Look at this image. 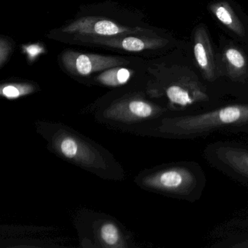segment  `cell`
Masks as SVG:
<instances>
[{
	"label": "cell",
	"instance_id": "obj_11",
	"mask_svg": "<svg viewBox=\"0 0 248 248\" xmlns=\"http://www.w3.org/2000/svg\"><path fill=\"white\" fill-rule=\"evenodd\" d=\"M129 111L138 117L147 118L154 115L156 108L149 103L140 100H134L130 101L128 106Z\"/></svg>",
	"mask_w": 248,
	"mask_h": 248
},
{
	"label": "cell",
	"instance_id": "obj_6",
	"mask_svg": "<svg viewBox=\"0 0 248 248\" xmlns=\"http://www.w3.org/2000/svg\"><path fill=\"white\" fill-rule=\"evenodd\" d=\"M78 41L94 43L112 48L121 49L129 52H141L145 50L156 48L162 46V41L143 36H130V34L115 37H90L77 36Z\"/></svg>",
	"mask_w": 248,
	"mask_h": 248
},
{
	"label": "cell",
	"instance_id": "obj_9",
	"mask_svg": "<svg viewBox=\"0 0 248 248\" xmlns=\"http://www.w3.org/2000/svg\"><path fill=\"white\" fill-rule=\"evenodd\" d=\"M131 77L129 69L121 66L110 68L98 77V80L104 85L108 86H117L126 83Z\"/></svg>",
	"mask_w": 248,
	"mask_h": 248
},
{
	"label": "cell",
	"instance_id": "obj_7",
	"mask_svg": "<svg viewBox=\"0 0 248 248\" xmlns=\"http://www.w3.org/2000/svg\"><path fill=\"white\" fill-rule=\"evenodd\" d=\"M194 53L197 64L207 80L214 81L216 79V68L213 50L207 33L202 27H200L196 31Z\"/></svg>",
	"mask_w": 248,
	"mask_h": 248
},
{
	"label": "cell",
	"instance_id": "obj_2",
	"mask_svg": "<svg viewBox=\"0 0 248 248\" xmlns=\"http://www.w3.org/2000/svg\"><path fill=\"white\" fill-rule=\"evenodd\" d=\"M146 183L158 191L194 202L202 195L207 178L198 163L182 161L155 172Z\"/></svg>",
	"mask_w": 248,
	"mask_h": 248
},
{
	"label": "cell",
	"instance_id": "obj_8",
	"mask_svg": "<svg viewBox=\"0 0 248 248\" xmlns=\"http://www.w3.org/2000/svg\"><path fill=\"white\" fill-rule=\"evenodd\" d=\"M212 12L220 23L232 30L235 34L242 37L245 34V30L239 20L236 18L232 8L226 2H217L210 7Z\"/></svg>",
	"mask_w": 248,
	"mask_h": 248
},
{
	"label": "cell",
	"instance_id": "obj_15",
	"mask_svg": "<svg viewBox=\"0 0 248 248\" xmlns=\"http://www.w3.org/2000/svg\"><path fill=\"white\" fill-rule=\"evenodd\" d=\"M10 46L7 42L1 40V46H0V64L3 66L4 63L8 58L10 53Z\"/></svg>",
	"mask_w": 248,
	"mask_h": 248
},
{
	"label": "cell",
	"instance_id": "obj_1",
	"mask_svg": "<svg viewBox=\"0 0 248 248\" xmlns=\"http://www.w3.org/2000/svg\"><path fill=\"white\" fill-rule=\"evenodd\" d=\"M217 131L248 133V103L171 116L160 126L161 133L177 139H197Z\"/></svg>",
	"mask_w": 248,
	"mask_h": 248
},
{
	"label": "cell",
	"instance_id": "obj_5",
	"mask_svg": "<svg viewBox=\"0 0 248 248\" xmlns=\"http://www.w3.org/2000/svg\"><path fill=\"white\" fill-rule=\"evenodd\" d=\"M62 62L68 71L80 76H88L94 72L129 63L128 61L123 58L85 54L72 50L62 53Z\"/></svg>",
	"mask_w": 248,
	"mask_h": 248
},
{
	"label": "cell",
	"instance_id": "obj_13",
	"mask_svg": "<svg viewBox=\"0 0 248 248\" xmlns=\"http://www.w3.org/2000/svg\"><path fill=\"white\" fill-rule=\"evenodd\" d=\"M101 236L107 245H115L120 239L118 229L112 223L104 224L101 229Z\"/></svg>",
	"mask_w": 248,
	"mask_h": 248
},
{
	"label": "cell",
	"instance_id": "obj_12",
	"mask_svg": "<svg viewBox=\"0 0 248 248\" xmlns=\"http://www.w3.org/2000/svg\"><path fill=\"white\" fill-rule=\"evenodd\" d=\"M31 90V86L28 85L12 84V85H6L2 87L1 89V93L7 98H16L29 93Z\"/></svg>",
	"mask_w": 248,
	"mask_h": 248
},
{
	"label": "cell",
	"instance_id": "obj_4",
	"mask_svg": "<svg viewBox=\"0 0 248 248\" xmlns=\"http://www.w3.org/2000/svg\"><path fill=\"white\" fill-rule=\"evenodd\" d=\"M63 33L76 36L110 37L124 34H142L147 30L130 28L114 21L97 17H84L71 23L62 30Z\"/></svg>",
	"mask_w": 248,
	"mask_h": 248
},
{
	"label": "cell",
	"instance_id": "obj_14",
	"mask_svg": "<svg viewBox=\"0 0 248 248\" xmlns=\"http://www.w3.org/2000/svg\"><path fill=\"white\" fill-rule=\"evenodd\" d=\"M60 149L62 154L67 157L73 158L78 155V145L74 139H63L61 142Z\"/></svg>",
	"mask_w": 248,
	"mask_h": 248
},
{
	"label": "cell",
	"instance_id": "obj_3",
	"mask_svg": "<svg viewBox=\"0 0 248 248\" xmlns=\"http://www.w3.org/2000/svg\"><path fill=\"white\" fill-rule=\"evenodd\" d=\"M204 157L217 170L248 186V145L233 141L210 143Z\"/></svg>",
	"mask_w": 248,
	"mask_h": 248
},
{
	"label": "cell",
	"instance_id": "obj_10",
	"mask_svg": "<svg viewBox=\"0 0 248 248\" xmlns=\"http://www.w3.org/2000/svg\"><path fill=\"white\" fill-rule=\"evenodd\" d=\"M224 57L230 69L233 72H241L245 70L247 66L246 59L238 49L229 47L224 53Z\"/></svg>",
	"mask_w": 248,
	"mask_h": 248
}]
</instances>
